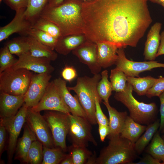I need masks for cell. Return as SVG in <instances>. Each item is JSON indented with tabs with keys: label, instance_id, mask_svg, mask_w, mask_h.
Returning <instances> with one entry per match:
<instances>
[{
	"label": "cell",
	"instance_id": "obj_1",
	"mask_svg": "<svg viewBox=\"0 0 164 164\" xmlns=\"http://www.w3.org/2000/svg\"><path fill=\"white\" fill-rule=\"evenodd\" d=\"M148 0L83 1V34L94 43L107 42L118 48L136 46L152 22Z\"/></svg>",
	"mask_w": 164,
	"mask_h": 164
},
{
	"label": "cell",
	"instance_id": "obj_2",
	"mask_svg": "<svg viewBox=\"0 0 164 164\" xmlns=\"http://www.w3.org/2000/svg\"><path fill=\"white\" fill-rule=\"evenodd\" d=\"M82 0H65L59 5L51 7L48 4L39 17L56 25L62 37L84 34L81 15Z\"/></svg>",
	"mask_w": 164,
	"mask_h": 164
},
{
	"label": "cell",
	"instance_id": "obj_3",
	"mask_svg": "<svg viewBox=\"0 0 164 164\" xmlns=\"http://www.w3.org/2000/svg\"><path fill=\"white\" fill-rule=\"evenodd\" d=\"M108 145L102 149L95 164H130L137 158L135 144L119 135L108 138Z\"/></svg>",
	"mask_w": 164,
	"mask_h": 164
},
{
	"label": "cell",
	"instance_id": "obj_4",
	"mask_svg": "<svg viewBox=\"0 0 164 164\" xmlns=\"http://www.w3.org/2000/svg\"><path fill=\"white\" fill-rule=\"evenodd\" d=\"M132 86L127 82L122 92H116L114 98L123 104L128 109L130 116L140 124L148 125L156 121L158 108L156 104H146L137 100L132 94Z\"/></svg>",
	"mask_w": 164,
	"mask_h": 164
},
{
	"label": "cell",
	"instance_id": "obj_5",
	"mask_svg": "<svg viewBox=\"0 0 164 164\" xmlns=\"http://www.w3.org/2000/svg\"><path fill=\"white\" fill-rule=\"evenodd\" d=\"M101 75L94 74L92 77L85 76L77 78L76 85L67 87L69 90L74 91L86 115L87 119L92 125L97 123L95 115V97L98 94L97 86Z\"/></svg>",
	"mask_w": 164,
	"mask_h": 164
},
{
	"label": "cell",
	"instance_id": "obj_6",
	"mask_svg": "<svg viewBox=\"0 0 164 164\" xmlns=\"http://www.w3.org/2000/svg\"><path fill=\"white\" fill-rule=\"evenodd\" d=\"M33 73L24 68L10 67L0 73V91L10 94L23 95L29 86Z\"/></svg>",
	"mask_w": 164,
	"mask_h": 164
},
{
	"label": "cell",
	"instance_id": "obj_7",
	"mask_svg": "<svg viewBox=\"0 0 164 164\" xmlns=\"http://www.w3.org/2000/svg\"><path fill=\"white\" fill-rule=\"evenodd\" d=\"M43 116L50 128L55 147L60 148L64 152L67 151L66 138L70 124L68 114L50 111Z\"/></svg>",
	"mask_w": 164,
	"mask_h": 164
},
{
	"label": "cell",
	"instance_id": "obj_8",
	"mask_svg": "<svg viewBox=\"0 0 164 164\" xmlns=\"http://www.w3.org/2000/svg\"><path fill=\"white\" fill-rule=\"evenodd\" d=\"M28 108L24 103L15 116L0 118V123L5 126L9 135L7 148L8 163L12 162L18 137L26 122Z\"/></svg>",
	"mask_w": 164,
	"mask_h": 164
},
{
	"label": "cell",
	"instance_id": "obj_9",
	"mask_svg": "<svg viewBox=\"0 0 164 164\" xmlns=\"http://www.w3.org/2000/svg\"><path fill=\"white\" fill-rule=\"evenodd\" d=\"M69 120L68 134L72 145L87 147L89 143H97L92 133V125L85 118L68 113Z\"/></svg>",
	"mask_w": 164,
	"mask_h": 164
},
{
	"label": "cell",
	"instance_id": "obj_10",
	"mask_svg": "<svg viewBox=\"0 0 164 164\" xmlns=\"http://www.w3.org/2000/svg\"><path fill=\"white\" fill-rule=\"evenodd\" d=\"M116 68L122 71L127 77H139V74L157 68H164V63L155 60L137 62L130 60L126 57L124 48L118 49Z\"/></svg>",
	"mask_w": 164,
	"mask_h": 164
},
{
	"label": "cell",
	"instance_id": "obj_11",
	"mask_svg": "<svg viewBox=\"0 0 164 164\" xmlns=\"http://www.w3.org/2000/svg\"><path fill=\"white\" fill-rule=\"evenodd\" d=\"M26 122L43 146L49 148L55 147L48 124L40 112L35 111L31 108H28Z\"/></svg>",
	"mask_w": 164,
	"mask_h": 164
},
{
	"label": "cell",
	"instance_id": "obj_12",
	"mask_svg": "<svg viewBox=\"0 0 164 164\" xmlns=\"http://www.w3.org/2000/svg\"><path fill=\"white\" fill-rule=\"evenodd\" d=\"M31 108L33 110L37 112L48 110L66 114L70 113L69 108L64 102L53 81L49 83L39 102L36 105Z\"/></svg>",
	"mask_w": 164,
	"mask_h": 164
},
{
	"label": "cell",
	"instance_id": "obj_13",
	"mask_svg": "<svg viewBox=\"0 0 164 164\" xmlns=\"http://www.w3.org/2000/svg\"><path fill=\"white\" fill-rule=\"evenodd\" d=\"M50 74H33L27 91L24 95V104L28 108L36 105L40 101L50 82Z\"/></svg>",
	"mask_w": 164,
	"mask_h": 164
},
{
	"label": "cell",
	"instance_id": "obj_14",
	"mask_svg": "<svg viewBox=\"0 0 164 164\" xmlns=\"http://www.w3.org/2000/svg\"><path fill=\"white\" fill-rule=\"evenodd\" d=\"M51 61L46 58L33 56L29 52L19 56L17 62L10 67L24 68L38 73L50 74L54 70Z\"/></svg>",
	"mask_w": 164,
	"mask_h": 164
},
{
	"label": "cell",
	"instance_id": "obj_15",
	"mask_svg": "<svg viewBox=\"0 0 164 164\" xmlns=\"http://www.w3.org/2000/svg\"><path fill=\"white\" fill-rule=\"evenodd\" d=\"M26 9L24 8L16 11L12 20L6 25L0 27V42L15 33L28 36V32L32 27V23L25 17Z\"/></svg>",
	"mask_w": 164,
	"mask_h": 164
},
{
	"label": "cell",
	"instance_id": "obj_16",
	"mask_svg": "<svg viewBox=\"0 0 164 164\" xmlns=\"http://www.w3.org/2000/svg\"><path fill=\"white\" fill-rule=\"evenodd\" d=\"M72 52L81 62L88 66L94 75L100 72L102 68L97 60L96 44L87 40Z\"/></svg>",
	"mask_w": 164,
	"mask_h": 164
},
{
	"label": "cell",
	"instance_id": "obj_17",
	"mask_svg": "<svg viewBox=\"0 0 164 164\" xmlns=\"http://www.w3.org/2000/svg\"><path fill=\"white\" fill-rule=\"evenodd\" d=\"M53 81L64 102L69 108L70 113L87 118L85 113L77 96L76 95L72 96L67 87V81L61 78L56 79Z\"/></svg>",
	"mask_w": 164,
	"mask_h": 164
},
{
	"label": "cell",
	"instance_id": "obj_18",
	"mask_svg": "<svg viewBox=\"0 0 164 164\" xmlns=\"http://www.w3.org/2000/svg\"><path fill=\"white\" fill-rule=\"evenodd\" d=\"M24 95H13L0 92V118H9L16 115L24 103Z\"/></svg>",
	"mask_w": 164,
	"mask_h": 164
},
{
	"label": "cell",
	"instance_id": "obj_19",
	"mask_svg": "<svg viewBox=\"0 0 164 164\" xmlns=\"http://www.w3.org/2000/svg\"><path fill=\"white\" fill-rule=\"evenodd\" d=\"M22 137L18 140L15 152L14 159L21 163L27 164V156L32 142L37 140L36 136L27 124L24 126Z\"/></svg>",
	"mask_w": 164,
	"mask_h": 164
},
{
	"label": "cell",
	"instance_id": "obj_20",
	"mask_svg": "<svg viewBox=\"0 0 164 164\" xmlns=\"http://www.w3.org/2000/svg\"><path fill=\"white\" fill-rule=\"evenodd\" d=\"M97 62L101 67L106 68L114 64L117 60V46L107 42L96 44Z\"/></svg>",
	"mask_w": 164,
	"mask_h": 164
},
{
	"label": "cell",
	"instance_id": "obj_21",
	"mask_svg": "<svg viewBox=\"0 0 164 164\" xmlns=\"http://www.w3.org/2000/svg\"><path fill=\"white\" fill-rule=\"evenodd\" d=\"M162 25L160 22L155 23L151 27L148 34L144 53L145 60L153 61L156 57V55L160 43V33Z\"/></svg>",
	"mask_w": 164,
	"mask_h": 164
},
{
	"label": "cell",
	"instance_id": "obj_22",
	"mask_svg": "<svg viewBox=\"0 0 164 164\" xmlns=\"http://www.w3.org/2000/svg\"><path fill=\"white\" fill-rule=\"evenodd\" d=\"M103 103L108 110L109 115L110 132L107 138L120 135L128 115L127 112L118 111L110 106L109 102Z\"/></svg>",
	"mask_w": 164,
	"mask_h": 164
},
{
	"label": "cell",
	"instance_id": "obj_23",
	"mask_svg": "<svg viewBox=\"0 0 164 164\" xmlns=\"http://www.w3.org/2000/svg\"><path fill=\"white\" fill-rule=\"evenodd\" d=\"M72 35L63 37L58 40L54 50L60 54L67 55L87 40L84 35Z\"/></svg>",
	"mask_w": 164,
	"mask_h": 164
},
{
	"label": "cell",
	"instance_id": "obj_24",
	"mask_svg": "<svg viewBox=\"0 0 164 164\" xmlns=\"http://www.w3.org/2000/svg\"><path fill=\"white\" fill-rule=\"evenodd\" d=\"M146 128V125L136 122L128 115L120 135L135 144Z\"/></svg>",
	"mask_w": 164,
	"mask_h": 164
},
{
	"label": "cell",
	"instance_id": "obj_25",
	"mask_svg": "<svg viewBox=\"0 0 164 164\" xmlns=\"http://www.w3.org/2000/svg\"><path fill=\"white\" fill-rule=\"evenodd\" d=\"M30 48L31 55L34 56L45 58L51 61L55 60L57 54L53 50L40 43L32 37L26 36Z\"/></svg>",
	"mask_w": 164,
	"mask_h": 164
},
{
	"label": "cell",
	"instance_id": "obj_26",
	"mask_svg": "<svg viewBox=\"0 0 164 164\" xmlns=\"http://www.w3.org/2000/svg\"><path fill=\"white\" fill-rule=\"evenodd\" d=\"M156 79L151 76L142 77H127V82L132 86L133 91L139 96L146 95Z\"/></svg>",
	"mask_w": 164,
	"mask_h": 164
},
{
	"label": "cell",
	"instance_id": "obj_27",
	"mask_svg": "<svg viewBox=\"0 0 164 164\" xmlns=\"http://www.w3.org/2000/svg\"><path fill=\"white\" fill-rule=\"evenodd\" d=\"M160 125V120L158 119L148 125L143 135L135 143V149L137 153L141 154L152 138Z\"/></svg>",
	"mask_w": 164,
	"mask_h": 164
},
{
	"label": "cell",
	"instance_id": "obj_28",
	"mask_svg": "<svg viewBox=\"0 0 164 164\" xmlns=\"http://www.w3.org/2000/svg\"><path fill=\"white\" fill-rule=\"evenodd\" d=\"M32 27L43 31L58 40L62 37L60 29L56 25L40 17L32 22Z\"/></svg>",
	"mask_w": 164,
	"mask_h": 164
},
{
	"label": "cell",
	"instance_id": "obj_29",
	"mask_svg": "<svg viewBox=\"0 0 164 164\" xmlns=\"http://www.w3.org/2000/svg\"><path fill=\"white\" fill-rule=\"evenodd\" d=\"M157 131L154 135L147 149V152L160 162L164 161V140Z\"/></svg>",
	"mask_w": 164,
	"mask_h": 164
},
{
	"label": "cell",
	"instance_id": "obj_30",
	"mask_svg": "<svg viewBox=\"0 0 164 164\" xmlns=\"http://www.w3.org/2000/svg\"><path fill=\"white\" fill-rule=\"evenodd\" d=\"M60 148H49L43 146L42 164H60L67 154Z\"/></svg>",
	"mask_w": 164,
	"mask_h": 164
},
{
	"label": "cell",
	"instance_id": "obj_31",
	"mask_svg": "<svg viewBox=\"0 0 164 164\" xmlns=\"http://www.w3.org/2000/svg\"><path fill=\"white\" fill-rule=\"evenodd\" d=\"M48 1V0H29L25 12L26 19L32 23L39 16Z\"/></svg>",
	"mask_w": 164,
	"mask_h": 164
},
{
	"label": "cell",
	"instance_id": "obj_32",
	"mask_svg": "<svg viewBox=\"0 0 164 164\" xmlns=\"http://www.w3.org/2000/svg\"><path fill=\"white\" fill-rule=\"evenodd\" d=\"M101 78L97 86V93L102 100L109 102V99L113 91L111 82L108 80V71L105 70L101 73Z\"/></svg>",
	"mask_w": 164,
	"mask_h": 164
},
{
	"label": "cell",
	"instance_id": "obj_33",
	"mask_svg": "<svg viewBox=\"0 0 164 164\" xmlns=\"http://www.w3.org/2000/svg\"><path fill=\"white\" fill-rule=\"evenodd\" d=\"M6 45L12 54L18 57L30 51L26 36L13 38L8 41Z\"/></svg>",
	"mask_w": 164,
	"mask_h": 164
},
{
	"label": "cell",
	"instance_id": "obj_34",
	"mask_svg": "<svg viewBox=\"0 0 164 164\" xmlns=\"http://www.w3.org/2000/svg\"><path fill=\"white\" fill-rule=\"evenodd\" d=\"M72 158L73 164H87L93 153L86 147L72 145L68 149Z\"/></svg>",
	"mask_w": 164,
	"mask_h": 164
},
{
	"label": "cell",
	"instance_id": "obj_35",
	"mask_svg": "<svg viewBox=\"0 0 164 164\" xmlns=\"http://www.w3.org/2000/svg\"><path fill=\"white\" fill-rule=\"evenodd\" d=\"M109 77L113 91L119 92L125 90L127 83V77L122 71L116 68L112 69Z\"/></svg>",
	"mask_w": 164,
	"mask_h": 164
},
{
	"label": "cell",
	"instance_id": "obj_36",
	"mask_svg": "<svg viewBox=\"0 0 164 164\" xmlns=\"http://www.w3.org/2000/svg\"><path fill=\"white\" fill-rule=\"evenodd\" d=\"M28 36L32 37L53 50L58 41V39L47 33L32 27L29 31Z\"/></svg>",
	"mask_w": 164,
	"mask_h": 164
},
{
	"label": "cell",
	"instance_id": "obj_37",
	"mask_svg": "<svg viewBox=\"0 0 164 164\" xmlns=\"http://www.w3.org/2000/svg\"><path fill=\"white\" fill-rule=\"evenodd\" d=\"M43 144L38 140L32 142L27 154V164H41L43 159Z\"/></svg>",
	"mask_w": 164,
	"mask_h": 164
},
{
	"label": "cell",
	"instance_id": "obj_38",
	"mask_svg": "<svg viewBox=\"0 0 164 164\" xmlns=\"http://www.w3.org/2000/svg\"><path fill=\"white\" fill-rule=\"evenodd\" d=\"M10 51L6 45L1 48L0 50V73L11 67L17 61Z\"/></svg>",
	"mask_w": 164,
	"mask_h": 164
},
{
	"label": "cell",
	"instance_id": "obj_39",
	"mask_svg": "<svg viewBox=\"0 0 164 164\" xmlns=\"http://www.w3.org/2000/svg\"><path fill=\"white\" fill-rule=\"evenodd\" d=\"M102 100L98 94L95 96V115L97 123L98 125H109V120L103 112L100 105V103L101 102Z\"/></svg>",
	"mask_w": 164,
	"mask_h": 164
},
{
	"label": "cell",
	"instance_id": "obj_40",
	"mask_svg": "<svg viewBox=\"0 0 164 164\" xmlns=\"http://www.w3.org/2000/svg\"><path fill=\"white\" fill-rule=\"evenodd\" d=\"M164 91V77L160 76L157 78L153 86L149 90L146 95L150 98L155 96L158 97Z\"/></svg>",
	"mask_w": 164,
	"mask_h": 164
},
{
	"label": "cell",
	"instance_id": "obj_41",
	"mask_svg": "<svg viewBox=\"0 0 164 164\" xmlns=\"http://www.w3.org/2000/svg\"><path fill=\"white\" fill-rule=\"evenodd\" d=\"M61 75L63 80L69 82H71L77 76L76 70L71 66L65 67L61 72Z\"/></svg>",
	"mask_w": 164,
	"mask_h": 164
},
{
	"label": "cell",
	"instance_id": "obj_42",
	"mask_svg": "<svg viewBox=\"0 0 164 164\" xmlns=\"http://www.w3.org/2000/svg\"><path fill=\"white\" fill-rule=\"evenodd\" d=\"M11 9L15 12L21 9L26 8L29 0H3Z\"/></svg>",
	"mask_w": 164,
	"mask_h": 164
},
{
	"label": "cell",
	"instance_id": "obj_43",
	"mask_svg": "<svg viewBox=\"0 0 164 164\" xmlns=\"http://www.w3.org/2000/svg\"><path fill=\"white\" fill-rule=\"evenodd\" d=\"M7 131L5 126L0 123V156L4 150L6 139Z\"/></svg>",
	"mask_w": 164,
	"mask_h": 164
},
{
	"label": "cell",
	"instance_id": "obj_44",
	"mask_svg": "<svg viewBox=\"0 0 164 164\" xmlns=\"http://www.w3.org/2000/svg\"><path fill=\"white\" fill-rule=\"evenodd\" d=\"M158 97L160 101L159 110L160 119L159 131H162L164 128V91L160 94Z\"/></svg>",
	"mask_w": 164,
	"mask_h": 164
},
{
	"label": "cell",
	"instance_id": "obj_45",
	"mask_svg": "<svg viewBox=\"0 0 164 164\" xmlns=\"http://www.w3.org/2000/svg\"><path fill=\"white\" fill-rule=\"evenodd\" d=\"M161 164L158 160L155 159L150 155H148L142 158L136 163L132 162L131 164Z\"/></svg>",
	"mask_w": 164,
	"mask_h": 164
},
{
	"label": "cell",
	"instance_id": "obj_46",
	"mask_svg": "<svg viewBox=\"0 0 164 164\" xmlns=\"http://www.w3.org/2000/svg\"><path fill=\"white\" fill-rule=\"evenodd\" d=\"M109 132L110 128L109 125H98V132L101 142L104 141L106 137L109 134Z\"/></svg>",
	"mask_w": 164,
	"mask_h": 164
},
{
	"label": "cell",
	"instance_id": "obj_47",
	"mask_svg": "<svg viewBox=\"0 0 164 164\" xmlns=\"http://www.w3.org/2000/svg\"><path fill=\"white\" fill-rule=\"evenodd\" d=\"M163 55H164V31L160 34V43L156 57Z\"/></svg>",
	"mask_w": 164,
	"mask_h": 164
},
{
	"label": "cell",
	"instance_id": "obj_48",
	"mask_svg": "<svg viewBox=\"0 0 164 164\" xmlns=\"http://www.w3.org/2000/svg\"><path fill=\"white\" fill-rule=\"evenodd\" d=\"M65 0H48V4L51 7L58 6L62 3ZM83 1H86L92 0H82Z\"/></svg>",
	"mask_w": 164,
	"mask_h": 164
},
{
	"label": "cell",
	"instance_id": "obj_49",
	"mask_svg": "<svg viewBox=\"0 0 164 164\" xmlns=\"http://www.w3.org/2000/svg\"><path fill=\"white\" fill-rule=\"evenodd\" d=\"M61 164H73L71 155L70 154H67L61 162Z\"/></svg>",
	"mask_w": 164,
	"mask_h": 164
},
{
	"label": "cell",
	"instance_id": "obj_50",
	"mask_svg": "<svg viewBox=\"0 0 164 164\" xmlns=\"http://www.w3.org/2000/svg\"><path fill=\"white\" fill-rule=\"evenodd\" d=\"M148 1L159 4L164 8V0H148Z\"/></svg>",
	"mask_w": 164,
	"mask_h": 164
},
{
	"label": "cell",
	"instance_id": "obj_51",
	"mask_svg": "<svg viewBox=\"0 0 164 164\" xmlns=\"http://www.w3.org/2000/svg\"><path fill=\"white\" fill-rule=\"evenodd\" d=\"M161 131H162V133L164 134V128Z\"/></svg>",
	"mask_w": 164,
	"mask_h": 164
},
{
	"label": "cell",
	"instance_id": "obj_52",
	"mask_svg": "<svg viewBox=\"0 0 164 164\" xmlns=\"http://www.w3.org/2000/svg\"><path fill=\"white\" fill-rule=\"evenodd\" d=\"M3 1V0H0V3H1V2H2V1Z\"/></svg>",
	"mask_w": 164,
	"mask_h": 164
},
{
	"label": "cell",
	"instance_id": "obj_53",
	"mask_svg": "<svg viewBox=\"0 0 164 164\" xmlns=\"http://www.w3.org/2000/svg\"><path fill=\"white\" fill-rule=\"evenodd\" d=\"M162 138L164 140V135L162 136Z\"/></svg>",
	"mask_w": 164,
	"mask_h": 164
}]
</instances>
